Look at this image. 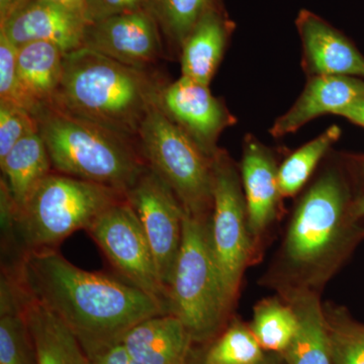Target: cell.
I'll return each mask as SVG.
<instances>
[{"mask_svg": "<svg viewBox=\"0 0 364 364\" xmlns=\"http://www.w3.org/2000/svg\"><path fill=\"white\" fill-rule=\"evenodd\" d=\"M82 47L140 69L161 51L156 21L145 7L88 23Z\"/></svg>", "mask_w": 364, "mask_h": 364, "instance_id": "7c38bea8", "label": "cell"}, {"mask_svg": "<svg viewBox=\"0 0 364 364\" xmlns=\"http://www.w3.org/2000/svg\"><path fill=\"white\" fill-rule=\"evenodd\" d=\"M261 364H279L277 363V361L272 360V359H265L264 361H263Z\"/></svg>", "mask_w": 364, "mask_h": 364, "instance_id": "8d00e7d4", "label": "cell"}, {"mask_svg": "<svg viewBox=\"0 0 364 364\" xmlns=\"http://www.w3.org/2000/svg\"><path fill=\"white\" fill-rule=\"evenodd\" d=\"M364 97V79L352 76L321 75L309 78L293 107L273 124L270 134L284 138L324 114H337Z\"/></svg>", "mask_w": 364, "mask_h": 364, "instance_id": "9a60e30c", "label": "cell"}, {"mask_svg": "<svg viewBox=\"0 0 364 364\" xmlns=\"http://www.w3.org/2000/svg\"><path fill=\"white\" fill-rule=\"evenodd\" d=\"M20 291L39 364H88L85 352L73 332L44 306L28 298L21 287Z\"/></svg>", "mask_w": 364, "mask_h": 364, "instance_id": "44dd1931", "label": "cell"}, {"mask_svg": "<svg viewBox=\"0 0 364 364\" xmlns=\"http://www.w3.org/2000/svg\"><path fill=\"white\" fill-rule=\"evenodd\" d=\"M158 102L167 114L210 159L223 131L236 123L233 114L208 85L181 76L161 88Z\"/></svg>", "mask_w": 364, "mask_h": 364, "instance_id": "8fae6325", "label": "cell"}, {"mask_svg": "<svg viewBox=\"0 0 364 364\" xmlns=\"http://www.w3.org/2000/svg\"><path fill=\"white\" fill-rule=\"evenodd\" d=\"M32 0H0V26Z\"/></svg>", "mask_w": 364, "mask_h": 364, "instance_id": "836d02e7", "label": "cell"}, {"mask_svg": "<svg viewBox=\"0 0 364 364\" xmlns=\"http://www.w3.org/2000/svg\"><path fill=\"white\" fill-rule=\"evenodd\" d=\"M229 33L227 21L210 6L181 46L182 76L208 86L224 56Z\"/></svg>", "mask_w": 364, "mask_h": 364, "instance_id": "ffe728a7", "label": "cell"}, {"mask_svg": "<svg viewBox=\"0 0 364 364\" xmlns=\"http://www.w3.org/2000/svg\"><path fill=\"white\" fill-rule=\"evenodd\" d=\"M37 131H40L37 117L18 105L0 102V159L23 136Z\"/></svg>", "mask_w": 364, "mask_h": 364, "instance_id": "f1b7e54d", "label": "cell"}, {"mask_svg": "<svg viewBox=\"0 0 364 364\" xmlns=\"http://www.w3.org/2000/svg\"><path fill=\"white\" fill-rule=\"evenodd\" d=\"M265 359L250 327L236 321L208 343L200 363L196 364H261Z\"/></svg>", "mask_w": 364, "mask_h": 364, "instance_id": "484cf974", "label": "cell"}, {"mask_svg": "<svg viewBox=\"0 0 364 364\" xmlns=\"http://www.w3.org/2000/svg\"><path fill=\"white\" fill-rule=\"evenodd\" d=\"M352 217H363L364 215V198L359 200L355 205L350 208Z\"/></svg>", "mask_w": 364, "mask_h": 364, "instance_id": "d590c367", "label": "cell"}, {"mask_svg": "<svg viewBox=\"0 0 364 364\" xmlns=\"http://www.w3.org/2000/svg\"><path fill=\"white\" fill-rule=\"evenodd\" d=\"M117 277L159 301L168 311V294L158 275L142 226L126 200L102 213L86 229Z\"/></svg>", "mask_w": 364, "mask_h": 364, "instance_id": "9c48e42d", "label": "cell"}, {"mask_svg": "<svg viewBox=\"0 0 364 364\" xmlns=\"http://www.w3.org/2000/svg\"><path fill=\"white\" fill-rule=\"evenodd\" d=\"M338 116L364 128V97L345 107L339 112Z\"/></svg>", "mask_w": 364, "mask_h": 364, "instance_id": "d6a6232c", "label": "cell"}, {"mask_svg": "<svg viewBox=\"0 0 364 364\" xmlns=\"http://www.w3.org/2000/svg\"><path fill=\"white\" fill-rule=\"evenodd\" d=\"M210 6V0H145V9L179 49Z\"/></svg>", "mask_w": 364, "mask_h": 364, "instance_id": "4316f807", "label": "cell"}, {"mask_svg": "<svg viewBox=\"0 0 364 364\" xmlns=\"http://www.w3.org/2000/svg\"><path fill=\"white\" fill-rule=\"evenodd\" d=\"M0 167L18 212L40 182L52 173L51 159L40 131L18 141L0 159Z\"/></svg>", "mask_w": 364, "mask_h": 364, "instance_id": "603a6c76", "label": "cell"}, {"mask_svg": "<svg viewBox=\"0 0 364 364\" xmlns=\"http://www.w3.org/2000/svg\"><path fill=\"white\" fill-rule=\"evenodd\" d=\"M213 208L208 220L210 248L228 304L232 306L251 252L247 208L233 161L219 149L212 159Z\"/></svg>", "mask_w": 364, "mask_h": 364, "instance_id": "ba28073f", "label": "cell"}, {"mask_svg": "<svg viewBox=\"0 0 364 364\" xmlns=\"http://www.w3.org/2000/svg\"><path fill=\"white\" fill-rule=\"evenodd\" d=\"M160 90L144 69L81 47L64 55L51 105L132 138L139 136Z\"/></svg>", "mask_w": 364, "mask_h": 364, "instance_id": "7a4b0ae2", "label": "cell"}, {"mask_svg": "<svg viewBox=\"0 0 364 364\" xmlns=\"http://www.w3.org/2000/svg\"><path fill=\"white\" fill-rule=\"evenodd\" d=\"M50 1L57 2V4H62V6L83 14V9H85L87 0H50Z\"/></svg>", "mask_w": 364, "mask_h": 364, "instance_id": "e575fe53", "label": "cell"}, {"mask_svg": "<svg viewBox=\"0 0 364 364\" xmlns=\"http://www.w3.org/2000/svg\"><path fill=\"white\" fill-rule=\"evenodd\" d=\"M65 53L49 42H31L18 47V81L26 111L38 117L52 104L63 75Z\"/></svg>", "mask_w": 364, "mask_h": 364, "instance_id": "ac0fdd59", "label": "cell"}, {"mask_svg": "<svg viewBox=\"0 0 364 364\" xmlns=\"http://www.w3.org/2000/svg\"><path fill=\"white\" fill-rule=\"evenodd\" d=\"M340 136L341 130L335 124L289 155L279 167L280 195L289 198L298 193L310 178L318 163Z\"/></svg>", "mask_w": 364, "mask_h": 364, "instance_id": "d4e9b609", "label": "cell"}, {"mask_svg": "<svg viewBox=\"0 0 364 364\" xmlns=\"http://www.w3.org/2000/svg\"><path fill=\"white\" fill-rule=\"evenodd\" d=\"M16 59L18 46L9 40L6 33L0 31V102H7L25 109Z\"/></svg>", "mask_w": 364, "mask_h": 364, "instance_id": "f546056e", "label": "cell"}, {"mask_svg": "<svg viewBox=\"0 0 364 364\" xmlns=\"http://www.w3.org/2000/svg\"><path fill=\"white\" fill-rule=\"evenodd\" d=\"M124 196L149 242L158 275L168 294L181 247L186 212L171 189L149 166Z\"/></svg>", "mask_w": 364, "mask_h": 364, "instance_id": "30bf717a", "label": "cell"}, {"mask_svg": "<svg viewBox=\"0 0 364 364\" xmlns=\"http://www.w3.org/2000/svg\"><path fill=\"white\" fill-rule=\"evenodd\" d=\"M124 198V193L93 182L50 173L40 182L16 217L18 257L31 250L57 249L74 232Z\"/></svg>", "mask_w": 364, "mask_h": 364, "instance_id": "277c9868", "label": "cell"}, {"mask_svg": "<svg viewBox=\"0 0 364 364\" xmlns=\"http://www.w3.org/2000/svg\"><path fill=\"white\" fill-rule=\"evenodd\" d=\"M301 45V66L313 76H352L364 79V57L350 41L311 11H301L296 21Z\"/></svg>", "mask_w": 364, "mask_h": 364, "instance_id": "5bb4252c", "label": "cell"}, {"mask_svg": "<svg viewBox=\"0 0 364 364\" xmlns=\"http://www.w3.org/2000/svg\"><path fill=\"white\" fill-rule=\"evenodd\" d=\"M88 364H141L131 355L121 340L83 348Z\"/></svg>", "mask_w": 364, "mask_h": 364, "instance_id": "1f68e13d", "label": "cell"}, {"mask_svg": "<svg viewBox=\"0 0 364 364\" xmlns=\"http://www.w3.org/2000/svg\"><path fill=\"white\" fill-rule=\"evenodd\" d=\"M2 268L28 298L58 317L82 348L121 340L141 321L169 314L156 299L117 274L81 269L57 249L26 251Z\"/></svg>", "mask_w": 364, "mask_h": 364, "instance_id": "6da1fadb", "label": "cell"}, {"mask_svg": "<svg viewBox=\"0 0 364 364\" xmlns=\"http://www.w3.org/2000/svg\"><path fill=\"white\" fill-rule=\"evenodd\" d=\"M40 133L58 173L126 191L148 165L128 136L48 105L39 116Z\"/></svg>", "mask_w": 364, "mask_h": 364, "instance_id": "3957f363", "label": "cell"}, {"mask_svg": "<svg viewBox=\"0 0 364 364\" xmlns=\"http://www.w3.org/2000/svg\"><path fill=\"white\" fill-rule=\"evenodd\" d=\"M289 304L298 318L291 344L280 355L286 364H332L325 310L317 294L301 287L289 291Z\"/></svg>", "mask_w": 364, "mask_h": 364, "instance_id": "d6986e66", "label": "cell"}, {"mask_svg": "<svg viewBox=\"0 0 364 364\" xmlns=\"http://www.w3.org/2000/svg\"><path fill=\"white\" fill-rule=\"evenodd\" d=\"M143 7H145V0H87L83 9V16L88 25Z\"/></svg>", "mask_w": 364, "mask_h": 364, "instance_id": "4dcf8cb0", "label": "cell"}, {"mask_svg": "<svg viewBox=\"0 0 364 364\" xmlns=\"http://www.w3.org/2000/svg\"><path fill=\"white\" fill-rule=\"evenodd\" d=\"M346 193L335 172H327L299 202L289 224L284 255L304 280L329 272L345 239Z\"/></svg>", "mask_w": 364, "mask_h": 364, "instance_id": "52a82bcc", "label": "cell"}, {"mask_svg": "<svg viewBox=\"0 0 364 364\" xmlns=\"http://www.w3.org/2000/svg\"><path fill=\"white\" fill-rule=\"evenodd\" d=\"M363 169H364V167H363ZM363 171H364V170H363Z\"/></svg>", "mask_w": 364, "mask_h": 364, "instance_id": "74e56055", "label": "cell"}, {"mask_svg": "<svg viewBox=\"0 0 364 364\" xmlns=\"http://www.w3.org/2000/svg\"><path fill=\"white\" fill-rule=\"evenodd\" d=\"M86 26L79 11L50 0H32L0 26V31L18 47L49 42L66 54L82 47Z\"/></svg>", "mask_w": 364, "mask_h": 364, "instance_id": "4fadbf2b", "label": "cell"}, {"mask_svg": "<svg viewBox=\"0 0 364 364\" xmlns=\"http://www.w3.org/2000/svg\"><path fill=\"white\" fill-rule=\"evenodd\" d=\"M331 343L332 364H364V326L324 309Z\"/></svg>", "mask_w": 364, "mask_h": 364, "instance_id": "83f0119b", "label": "cell"}, {"mask_svg": "<svg viewBox=\"0 0 364 364\" xmlns=\"http://www.w3.org/2000/svg\"><path fill=\"white\" fill-rule=\"evenodd\" d=\"M121 341L141 364H196L195 343L181 321L172 314L141 321Z\"/></svg>", "mask_w": 364, "mask_h": 364, "instance_id": "e0dca14e", "label": "cell"}, {"mask_svg": "<svg viewBox=\"0 0 364 364\" xmlns=\"http://www.w3.org/2000/svg\"><path fill=\"white\" fill-rule=\"evenodd\" d=\"M249 231L260 236L277 215L280 195L279 167L272 151L254 136H247L241 163Z\"/></svg>", "mask_w": 364, "mask_h": 364, "instance_id": "2e32d148", "label": "cell"}, {"mask_svg": "<svg viewBox=\"0 0 364 364\" xmlns=\"http://www.w3.org/2000/svg\"><path fill=\"white\" fill-rule=\"evenodd\" d=\"M0 364H39L20 287L6 269L0 279Z\"/></svg>", "mask_w": 364, "mask_h": 364, "instance_id": "7402d4cb", "label": "cell"}, {"mask_svg": "<svg viewBox=\"0 0 364 364\" xmlns=\"http://www.w3.org/2000/svg\"><path fill=\"white\" fill-rule=\"evenodd\" d=\"M139 139L150 167L184 212L208 220L213 208L212 159L161 109L158 100L144 119Z\"/></svg>", "mask_w": 364, "mask_h": 364, "instance_id": "8992f818", "label": "cell"}, {"mask_svg": "<svg viewBox=\"0 0 364 364\" xmlns=\"http://www.w3.org/2000/svg\"><path fill=\"white\" fill-rule=\"evenodd\" d=\"M208 220L184 215L181 247L168 287L169 314L181 321L195 344L212 342L231 309L210 248Z\"/></svg>", "mask_w": 364, "mask_h": 364, "instance_id": "5b68a950", "label": "cell"}, {"mask_svg": "<svg viewBox=\"0 0 364 364\" xmlns=\"http://www.w3.org/2000/svg\"><path fill=\"white\" fill-rule=\"evenodd\" d=\"M250 329L263 350L282 354L296 335L298 318L289 304L264 299L254 309Z\"/></svg>", "mask_w": 364, "mask_h": 364, "instance_id": "cb8c5ba5", "label": "cell"}]
</instances>
